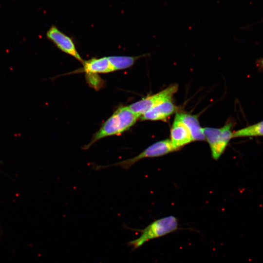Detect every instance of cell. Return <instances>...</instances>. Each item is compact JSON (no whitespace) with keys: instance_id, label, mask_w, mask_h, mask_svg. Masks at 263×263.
I'll list each match as a JSON object with an SVG mask.
<instances>
[{"instance_id":"6da1fadb","label":"cell","mask_w":263,"mask_h":263,"mask_svg":"<svg viewBox=\"0 0 263 263\" xmlns=\"http://www.w3.org/2000/svg\"><path fill=\"white\" fill-rule=\"evenodd\" d=\"M139 117L128 106L118 108L93 135L90 142L83 147L90 148L97 141L108 136L121 135L129 130Z\"/></svg>"},{"instance_id":"7a4b0ae2","label":"cell","mask_w":263,"mask_h":263,"mask_svg":"<svg viewBox=\"0 0 263 263\" xmlns=\"http://www.w3.org/2000/svg\"><path fill=\"white\" fill-rule=\"evenodd\" d=\"M179 229L177 219L169 216L155 220L144 229L135 230L141 233L140 236L128 243L133 249L142 246L146 242L174 232Z\"/></svg>"},{"instance_id":"3957f363","label":"cell","mask_w":263,"mask_h":263,"mask_svg":"<svg viewBox=\"0 0 263 263\" xmlns=\"http://www.w3.org/2000/svg\"><path fill=\"white\" fill-rule=\"evenodd\" d=\"M233 126V122L230 120L221 128H203L204 135L209 144L212 156L214 159L220 157L232 138Z\"/></svg>"},{"instance_id":"277c9868","label":"cell","mask_w":263,"mask_h":263,"mask_svg":"<svg viewBox=\"0 0 263 263\" xmlns=\"http://www.w3.org/2000/svg\"><path fill=\"white\" fill-rule=\"evenodd\" d=\"M178 88L177 84L170 85L160 92L148 95L128 107L131 111L140 118L144 113L152 108L164 101L171 100L172 96L177 91Z\"/></svg>"},{"instance_id":"5b68a950","label":"cell","mask_w":263,"mask_h":263,"mask_svg":"<svg viewBox=\"0 0 263 263\" xmlns=\"http://www.w3.org/2000/svg\"><path fill=\"white\" fill-rule=\"evenodd\" d=\"M175 150L170 140L166 139L156 142L148 147L138 155L113 164L127 169L138 161L145 158L157 157Z\"/></svg>"},{"instance_id":"8992f818","label":"cell","mask_w":263,"mask_h":263,"mask_svg":"<svg viewBox=\"0 0 263 263\" xmlns=\"http://www.w3.org/2000/svg\"><path fill=\"white\" fill-rule=\"evenodd\" d=\"M47 37L62 51L83 62L84 61L77 51L71 38L61 32L56 26L51 27L47 32Z\"/></svg>"},{"instance_id":"52a82bcc","label":"cell","mask_w":263,"mask_h":263,"mask_svg":"<svg viewBox=\"0 0 263 263\" xmlns=\"http://www.w3.org/2000/svg\"><path fill=\"white\" fill-rule=\"evenodd\" d=\"M177 110V107L171 100L164 101L152 108L141 117L142 120H162L165 121Z\"/></svg>"},{"instance_id":"ba28073f","label":"cell","mask_w":263,"mask_h":263,"mask_svg":"<svg viewBox=\"0 0 263 263\" xmlns=\"http://www.w3.org/2000/svg\"><path fill=\"white\" fill-rule=\"evenodd\" d=\"M170 141L175 150L193 141L187 127L175 117L170 131Z\"/></svg>"},{"instance_id":"9c48e42d","label":"cell","mask_w":263,"mask_h":263,"mask_svg":"<svg viewBox=\"0 0 263 263\" xmlns=\"http://www.w3.org/2000/svg\"><path fill=\"white\" fill-rule=\"evenodd\" d=\"M181 121L188 129L193 141H202L205 139L203 128L200 125L198 117L195 115L185 113H176L175 117Z\"/></svg>"},{"instance_id":"30bf717a","label":"cell","mask_w":263,"mask_h":263,"mask_svg":"<svg viewBox=\"0 0 263 263\" xmlns=\"http://www.w3.org/2000/svg\"><path fill=\"white\" fill-rule=\"evenodd\" d=\"M83 70L85 72L92 73H107L113 71L108 57L93 58L83 61Z\"/></svg>"},{"instance_id":"8fae6325","label":"cell","mask_w":263,"mask_h":263,"mask_svg":"<svg viewBox=\"0 0 263 263\" xmlns=\"http://www.w3.org/2000/svg\"><path fill=\"white\" fill-rule=\"evenodd\" d=\"M263 136V120L233 132L232 138Z\"/></svg>"},{"instance_id":"7c38bea8","label":"cell","mask_w":263,"mask_h":263,"mask_svg":"<svg viewBox=\"0 0 263 263\" xmlns=\"http://www.w3.org/2000/svg\"><path fill=\"white\" fill-rule=\"evenodd\" d=\"M139 57L140 56H111L108 57L113 71L130 67Z\"/></svg>"},{"instance_id":"4fadbf2b","label":"cell","mask_w":263,"mask_h":263,"mask_svg":"<svg viewBox=\"0 0 263 263\" xmlns=\"http://www.w3.org/2000/svg\"><path fill=\"white\" fill-rule=\"evenodd\" d=\"M256 66L259 72H263V57L260 58L256 60Z\"/></svg>"}]
</instances>
